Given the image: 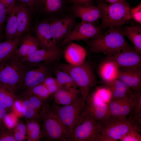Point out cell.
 Here are the masks:
<instances>
[{
	"instance_id": "1",
	"label": "cell",
	"mask_w": 141,
	"mask_h": 141,
	"mask_svg": "<svg viewBox=\"0 0 141 141\" xmlns=\"http://www.w3.org/2000/svg\"><path fill=\"white\" fill-rule=\"evenodd\" d=\"M108 28L104 34L87 40L92 52L102 53L109 58L132 47L125 39L122 26Z\"/></svg>"
},
{
	"instance_id": "14",
	"label": "cell",
	"mask_w": 141,
	"mask_h": 141,
	"mask_svg": "<svg viewBox=\"0 0 141 141\" xmlns=\"http://www.w3.org/2000/svg\"><path fill=\"white\" fill-rule=\"evenodd\" d=\"M109 58L119 68L141 67V54L133 47L122 51Z\"/></svg>"
},
{
	"instance_id": "5",
	"label": "cell",
	"mask_w": 141,
	"mask_h": 141,
	"mask_svg": "<svg viewBox=\"0 0 141 141\" xmlns=\"http://www.w3.org/2000/svg\"><path fill=\"white\" fill-rule=\"evenodd\" d=\"M97 2L102 10V22L100 26L102 29L111 26H122L131 19L128 2L108 4L103 0H97Z\"/></svg>"
},
{
	"instance_id": "13",
	"label": "cell",
	"mask_w": 141,
	"mask_h": 141,
	"mask_svg": "<svg viewBox=\"0 0 141 141\" xmlns=\"http://www.w3.org/2000/svg\"><path fill=\"white\" fill-rule=\"evenodd\" d=\"M69 10L81 21L94 24L101 19L102 16V9L98 5L95 6L72 4Z\"/></svg>"
},
{
	"instance_id": "32",
	"label": "cell",
	"mask_w": 141,
	"mask_h": 141,
	"mask_svg": "<svg viewBox=\"0 0 141 141\" xmlns=\"http://www.w3.org/2000/svg\"><path fill=\"white\" fill-rule=\"evenodd\" d=\"M134 102L130 96L121 99L119 119L125 118L133 110Z\"/></svg>"
},
{
	"instance_id": "4",
	"label": "cell",
	"mask_w": 141,
	"mask_h": 141,
	"mask_svg": "<svg viewBox=\"0 0 141 141\" xmlns=\"http://www.w3.org/2000/svg\"><path fill=\"white\" fill-rule=\"evenodd\" d=\"M141 119L134 115L124 119L109 117L103 125L101 134L105 141H116L130 131L136 130L141 133Z\"/></svg>"
},
{
	"instance_id": "27",
	"label": "cell",
	"mask_w": 141,
	"mask_h": 141,
	"mask_svg": "<svg viewBox=\"0 0 141 141\" xmlns=\"http://www.w3.org/2000/svg\"><path fill=\"white\" fill-rule=\"evenodd\" d=\"M16 100L15 92L9 87L0 84V106L5 109L8 113L13 109Z\"/></svg>"
},
{
	"instance_id": "31",
	"label": "cell",
	"mask_w": 141,
	"mask_h": 141,
	"mask_svg": "<svg viewBox=\"0 0 141 141\" xmlns=\"http://www.w3.org/2000/svg\"><path fill=\"white\" fill-rule=\"evenodd\" d=\"M56 75L57 79L62 86L77 89L78 87L72 77L66 72L58 69L56 72Z\"/></svg>"
},
{
	"instance_id": "39",
	"label": "cell",
	"mask_w": 141,
	"mask_h": 141,
	"mask_svg": "<svg viewBox=\"0 0 141 141\" xmlns=\"http://www.w3.org/2000/svg\"><path fill=\"white\" fill-rule=\"evenodd\" d=\"M14 135L16 141H22L25 139L26 137V125L22 122L16 124L14 130Z\"/></svg>"
},
{
	"instance_id": "42",
	"label": "cell",
	"mask_w": 141,
	"mask_h": 141,
	"mask_svg": "<svg viewBox=\"0 0 141 141\" xmlns=\"http://www.w3.org/2000/svg\"><path fill=\"white\" fill-rule=\"evenodd\" d=\"M136 130L130 131L125 134L119 140L121 141H141V135Z\"/></svg>"
},
{
	"instance_id": "21",
	"label": "cell",
	"mask_w": 141,
	"mask_h": 141,
	"mask_svg": "<svg viewBox=\"0 0 141 141\" xmlns=\"http://www.w3.org/2000/svg\"><path fill=\"white\" fill-rule=\"evenodd\" d=\"M86 51L82 46L72 43L66 48L64 53V58L68 63L77 65L83 63L86 56Z\"/></svg>"
},
{
	"instance_id": "38",
	"label": "cell",
	"mask_w": 141,
	"mask_h": 141,
	"mask_svg": "<svg viewBox=\"0 0 141 141\" xmlns=\"http://www.w3.org/2000/svg\"><path fill=\"white\" fill-rule=\"evenodd\" d=\"M25 96L24 99L27 100L31 106L34 109L38 111L45 104L46 100L42 99L33 94L24 93Z\"/></svg>"
},
{
	"instance_id": "40",
	"label": "cell",
	"mask_w": 141,
	"mask_h": 141,
	"mask_svg": "<svg viewBox=\"0 0 141 141\" xmlns=\"http://www.w3.org/2000/svg\"><path fill=\"white\" fill-rule=\"evenodd\" d=\"M7 14L5 6L0 2V42L4 39V27Z\"/></svg>"
},
{
	"instance_id": "11",
	"label": "cell",
	"mask_w": 141,
	"mask_h": 141,
	"mask_svg": "<svg viewBox=\"0 0 141 141\" xmlns=\"http://www.w3.org/2000/svg\"><path fill=\"white\" fill-rule=\"evenodd\" d=\"M76 17L73 14L48 20L51 31L57 43L63 39L73 30L76 25Z\"/></svg>"
},
{
	"instance_id": "24",
	"label": "cell",
	"mask_w": 141,
	"mask_h": 141,
	"mask_svg": "<svg viewBox=\"0 0 141 141\" xmlns=\"http://www.w3.org/2000/svg\"><path fill=\"white\" fill-rule=\"evenodd\" d=\"M119 70L117 65L109 59L101 65L99 74L103 81L107 84L117 79Z\"/></svg>"
},
{
	"instance_id": "10",
	"label": "cell",
	"mask_w": 141,
	"mask_h": 141,
	"mask_svg": "<svg viewBox=\"0 0 141 141\" xmlns=\"http://www.w3.org/2000/svg\"><path fill=\"white\" fill-rule=\"evenodd\" d=\"M68 3L69 0H34V10L50 20L63 16Z\"/></svg>"
},
{
	"instance_id": "28",
	"label": "cell",
	"mask_w": 141,
	"mask_h": 141,
	"mask_svg": "<svg viewBox=\"0 0 141 141\" xmlns=\"http://www.w3.org/2000/svg\"><path fill=\"white\" fill-rule=\"evenodd\" d=\"M123 34L131 42L134 48L141 54V26L138 25L122 28Z\"/></svg>"
},
{
	"instance_id": "15",
	"label": "cell",
	"mask_w": 141,
	"mask_h": 141,
	"mask_svg": "<svg viewBox=\"0 0 141 141\" xmlns=\"http://www.w3.org/2000/svg\"><path fill=\"white\" fill-rule=\"evenodd\" d=\"M34 30L36 37L41 48L49 49L58 47L51 33L48 20L37 23Z\"/></svg>"
},
{
	"instance_id": "6",
	"label": "cell",
	"mask_w": 141,
	"mask_h": 141,
	"mask_svg": "<svg viewBox=\"0 0 141 141\" xmlns=\"http://www.w3.org/2000/svg\"><path fill=\"white\" fill-rule=\"evenodd\" d=\"M21 59L13 56L0 64V84L9 87L14 92L22 85L28 66Z\"/></svg>"
},
{
	"instance_id": "43",
	"label": "cell",
	"mask_w": 141,
	"mask_h": 141,
	"mask_svg": "<svg viewBox=\"0 0 141 141\" xmlns=\"http://www.w3.org/2000/svg\"><path fill=\"white\" fill-rule=\"evenodd\" d=\"M130 12L131 19L136 22L141 24V3H139L136 6L130 8Z\"/></svg>"
},
{
	"instance_id": "20",
	"label": "cell",
	"mask_w": 141,
	"mask_h": 141,
	"mask_svg": "<svg viewBox=\"0 0 141 141\" xmlns=\"http://www.w3.org/2000/svg\"><path fill=\"white\" fill-rule=\"evenodd\" d=\"M39 47L36 37L28 33L22 36L20 45L14 56L21 59L33 53L39 49Z\"/></svg>"
},
{
	"instance_id": "33",
	"label": "cell",
	"mask_w": 141,
	"mask_h": 141,
	"mask_svg": "<svg viewBox=\"0 0 141 141\" xmlns=\"http://www.w3.org/2000/svg\"><path fill=\"white\" fill-rule=\"evenodd\" d=\"M24 93L34 95L45 100L51 95L47 88L42 83L27 89Z\"/></svg>"
},
{
	"instance_id": "9",
	"label": "cell",
	"mask_w": 141,
	"mask_h": 141,
	"mask_svg": "<svg viewBox=\"0 0 141 141\" xmlns=\"http://www.w3.org/2000/svg\"><path fill=\"white\" fill-rule=\"evenodd\" d=\"M102 30L95 24L81 21L63 39L61 44L64 45L74 41L87 40L94 38L102 34Z\"/></svg>"
},
{
	"instance_id": "50",
	"label": "cell",
	"mask_w": 141,
	"mask_h": 141,
	"mask_svg": "<svg viewBox=\"0 0 141 141\" xmlns=\"http://www.w3.org/2000/svg\"><path fill=\"white\" fill-rule=\"evenodd\" d=\"M3 123H4V120H2L0 119V129L3 126Z\"/></svg>"
},
{
	"instance_id": "25",
	"label": "cell",
	"mask_w": 141,
	"mask_h": 141,
	"mask_svg": "<svg viewBox=\"0 0 141 141\" xmlns=\"http://www.w3.org/2000/svg\"><path fill=\"white\" fill-rule=\"evenodd\" d=\"M21 36L12 40L0 42V64L7 61L14 56L20 45Z\"/></svg>"
},
{
	"instance_id": "37",
	"label": "cell",
	"mask_w": 141,
	"mask_h": 141,
	"mask_svg": "<svg viewBox=\"0 0 141 141\" xmlns=\"http://www.w3.org/2000/svg\"><path fill=\"white\" fill-rule=\"evenodd\" d=\"M42 83L47 88L51 95H54L62 86L56 78L48 76L46 78Z\"/></svg>"
},
{
	"instance_id": "30",
	"label": "cell",
	"mask_w": 141,
	"mask_h": 141,
	"mask_svg": "<svg viewBox=\"0 0 141 141\" xmlns=\"http://www.w3.org/2000/svg\"><path fill=\"white\" fill-rule=\"evenodd\" d=\"M91 95L96 100L104 103H108L111 99V90L107 86L97 88Z\"/></svg>"
},
{
	"instance_id": "16",
	"label": "cell",
	"mask_w": 141,
	"mask_h": 141,
	"mask_svg": "<svg viewBox=\"0 0 141 141\" xmlns=\"http://www.w3.org/2000/svg\"><path fill=\"white\" fill-rule=\"evenodd\" d=\"M117 79L133 91L141 90V67L119 68Z\"/></svg>"
},
{
	"instance_id": "47",
	"label": "cell",
	"mask_w": 141,
	"mask_h": 141,
	"mask_svg": "<svg viewBox=\"0 0 141 141\" xmlns=\"http://www.w3.org/2000/svg\"><path fill=\"white\" fill-rule=\"evenodd\" d=\"M17 100L15 102L13 108L15 109L16 110H17V111L19 113H21L22 114V102H21L20 101H18Z\"/></svg>"
},
{
	"instance_id": "41",
	"label": "cell",
	"mask_w": 141,
	"mask_h": 141,
	"mask_svg": "<svg viewBox=\"0 0 141 141\" xmlns=\"http://www.w3.org/2000/svg\"><path fill=\"white\" fill-rule=\"evenodd\" d=\"M12 129L3 126L0 132V141H15Z\"/></svg>"
},
{
	"instance_id": "7",
	"label": "cell",
	"mask_w": 141,
	"mask_h": 141,
	"mask_svg": "<svg viewBox=\"0 0 141 141\" xmlns=\"http://www.w3.org/2000/svg\"><path fill=\"white\" fill-rule=\"evenodd\" d=\"M85 103L81 95H79L69 104L62 107L55 104L52 108L68 128L70 136L74 128L82 121Z\"/></svg>"
},
{
	"instance_id": "17",
	"label": "cell",
	"mask_w": 141,
	"mask_h": 141,
	"mask_svg": "<svg viewBox=\"0 0 141 141\" xmlns=\"http://www.w3.org/2000/svg\"><path fill=\"white\" fill-rule=\"evenodd\" d=\"M62 54L61 49L58 47L49 49H39L33 53L23 57L21 61L28 63L52 62L59 60Z\"/></svg>"
},
{
	"instance_id": "34",
	"label": "cell",
	"mask_w": 141,
	"mask_h": 141,
	"mask_svg": "<svg viewBox=\"0 0 141 141\" xmlns=\"http://www.w3.org/2000/svg\"><path fill=\"white\" fill-rule=\"evenodd\" d=\"M22 102V115L25 118L33 120L40 119V113L39 114L37 111L31 106L28 101L26 99H24Z\"/></svg>"
},
{
	"instance_id": "8",
	"label": "cell",
	"mask_w": 141,
	"mask_h": 141,
	"mask_svg": "<svg viewBox=\"0 0 141 141\" xmlns=\"http://www.w3.org/2000/svg\"><path fill=\"white\" fill-rule=\"evenodd\" d=\"M81 122L70 134V141H105L101 134L103 125L90 115H84Z\"/></svg>"
},
{
	"instance_id": "46",
	"label": "cell",
	"mask_w": 141,
	"mask_h": 141,
	"mask_svg": "<svg viewBox=\"0 0 141 141\" xmlns=\"http://www.w3.org/2000/svg\"><path fill=\"white\" fill-rule=\"evenodd\" d=\"M93 0H73L70 1L72 4H79L85 5H93Z\"/></svg>"
},
{
	"instance_id": "3",
	"label": "cell",
	"mask_w": 141,
	"mask_h": 141,
	"mask_svg": "<svg viewBox=\"0 0 141 141\" xmlns=\"http://www.w3.org/2000/svg\"><path fill=\"white\" fill-rule=\"evenodd\" d=\"M57 66L58 69L66 72L72 77L79 87L80 95L85 102L89 95L91 89L97 83L91 65L84 61L82 64L77 65L60 63Z\"/></svg>"
},
{
	"instance_id": "18",
	"label": "cell",
	"mask_w": 141,
	"mask_h": 141,
	"mask_svg": "<svg viewBox=\"0 0 141 141\" xmlns=\"http://www.w3.org/2000/svg\"><path fill=\"white\" fill-rule=\"evenodd\" d=\"M30 66L26 71L23 78V84L27 89H30L42 83L48 77L47 68L42 65L33 64Z\"/></svg>"
},
{
	"instance_id": "44",
	"label": "cell",
	"mask_w": 141,
	"mask_h": 141,
	"mask_svg": "<svg viewBox=\"0 0 141 141\" xmlns=\"http://www.w3.org/2000/svg\"><path fill=\"white\" fill-rule=\"evenodd\" d=\"M16 0H0V2L5 6L7 10V13L14 5Z\"/></svg>"
},
{
	"instance_id": "22",
	"label": "cell",
	"mask_w": 141,
	"mask_h": 141,
	"mask_svg": "<svg viewBox=\"0 0 141 141\" xmlns=\"http://www.w3.org/2000/svg\"><path fill=\"white\" fill-rule=\"evenodd\" d=\"M17 18L15 3L7 15L4 27V41L12 40L16 38Z\"/></svg>"
},
{
	"instance_id": "29",
	"label": "cell",
	"mask_w": 141,
	"mask_h": 141,
	"mask_svg": "<svg viewBox=\"0 0 141 141\" xmlns=\"http://www.w3.org/2000/svg\"><path fill=\"white\" fill-rule=\"evenodd\" d=\"M28 141H38L42 138V130L39 124L34 120L28 121L26 125Z\"/></svg>"
},
{
	"instance_id": "12",
	"label": "cell",
	"mask_w": 141,
	"mask_h": 141,
	"mask_svg": "<svg viewBox=\"0 0 141 141\" xmlns=\"http://www.w3.org/2000/svg\"><path fill=\"white\" fill-rule=\"evenodd\" d=\"M84 115L92 116L103 125L110 116L108 103L99 101L89 95L85 101Z\"/></svg>"
},
{
	"instance_id": "23",
	"label": "cell",
	"mask_w": 141,
	"mask_h": 141,
	"mask_svg": "<svg viewBox=\"0 0 141 141\" xmlns=\"http://www.w3.org/2000/svg\"><path fill=\"white\" fill-rule=\"evenodd\" d=\"M80 94L79 90L77 88L62 86L54 95L55 103L57 105L69 104Z\"/></svg>"
},
{
	"instance_id": "35",
	"label": "cell",
	"mask_w": 141,
	"mask_h": 141,
	"mask_svg": "<svg viewBox=\"0 0 141 141\" xmlns=\"http://www.w3.org/2000/svg\"><path fill=\"white\" fill-rule=\"evenodd\" d=\"M135 104L132 110V114L136 117L141 119V92L140 91H132L130 95Z\"/></svg>"
},
{
	"instance_id": "26",
	"label": "cell",
	"mask_w": 141,
	"mask_h": 141,
	"mask_svg": "<svg viewBox=\"0 0 141 141\" xmlns=\"http://www.w3.org/2000/svg\"><path fill=\"white\" fill-rule=\"evenodd\" d=\"M111 93V99H120L130 96L132 91L124 83L118 79L106 84Z\"/></svg>"
},
{
	"instance_id": "36",
	"label": "cell",
	"mask_w": 141,
	"mask_h": 141,
	"mask_svg": "<svg viewBox=\"0 0 141 141\" xmlns=\"http://www.w3.org/2000/svg\"><path fill=\"white\" fill-rule=\"evenodd\" d=\"M121 99H111L108 103L110 116L113 118L115 119H119Z\"/></svg>"
},
{
	"instance_id": "48",
	"label": "cell",
	"mask_w": 141,
	"mask_h": 141,
	"mask_svg": "<svg viewBox=\"0 0 141 141\" xmlns=\"http://www.w3.org/2000/svg\"><path fill=\"white\" fill-rule=\"evenodd\" d=\"M7 114V112L5 109L0 106V119L4 120Z\"/></svg>"
},
{
	"instance_id": "2",
	"label": "cell",
	"mask_w": 141,
	"mask_h": 141,
	"mask_svg": "<svg viewBox=\"0 0 141 141\" xmlns=\"http://www.w3.org/2000/svg\"><path fill=\"white\" fill-rule=\"evenodd\" d=\"M40 112L42 120V138L50 141H70L68 128L48 104H45Z\"/></svg>"
},
{
	"instance_id": "19",
	"label": "cell",
	"mask_w": 141,
	"mask_h": 141,
	"mask_svg": "<svg viewBox=\"0 0 141 141\" xmlns=\"http://www.w3.org/2000/svg\"><path fill=\"white\" fill-rule=\"evenodd\" d=\"M17 18L16 38L29 33L31 25V12L24 4L17 0L15 3Z\"/></svg>"
},
{
	"instance_id": "51",
	"label": "cell",
	"mask_w": 141,
	"mask_h": 141,
	"mask_svg": "<svg viewBox=\"0 0 141 141\" xmlns=\"http://www.w3.org/2000/svg\"><path fill=\"white\" fill-rule=\"evenodd\" d=\"M72 0H69V2H70V1H72Z\"/></svg>"
},
{
	"instance_id": "49",
	"label": "cell",
	"mask_w": 141,
	"mask_h": 141,
	"mask_svg": "<svg viewBox=\"0 0 141 141\" xmlns=\"http://www.w3.org/2000/svg\"><path fill=\"white\" fill-rule=\"evenodd\" d=\"M105 3L109 4H112L118 2L126 3L127 2L126 0H103Z\"/></svg>"
},
{
	"instance_id": "45",
	"label": "cell",
	"mask_w": 141,
	"mask_h": 141,
	"mask_svg": "<svg viewBox=\"0 0 141 141\" xmlns=\"http://www.w3.org/2000/svg\"><path fill=\"white\" fill-rule=\"evenodd\" d=\"M25 5L31 12L34 11V0H17Z\"/></svg>"
}]
</instances>
